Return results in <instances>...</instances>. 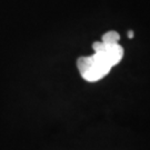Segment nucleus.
Masks as SVG:
<instances>
[{
  "label": "nucleus",
  "instance_id": "obj_2",
  "mask_svg": "<svg viewBox=\"0 0 150 150\" xmlns=\"http://www.w3.org/2000/svg\"><path fill=\"white\" fill-rule=\"evenodd\" d=\"M120 40V35L117 31H108L102 36L101 41L105 42L106 45H115L118 43Z\"/></svg>",
  "mask_w": 150,
  "mask_h": 150
},
{
  "label": "nucleus",
  "instance_id": "obj_1",
  "mask_svg": "<svg viewBox=\"0 0 150 150\" xmlns=\"http://www.w3.org/2000/svg\"><path fill=\"white\" fill-rule=\"evenodd\" d=\"M77 68L81 77L88 82H97L110 72L112 66L108 59L105 49L92 56L80 57L77 60Z\"/></svg>",
  "mask_w": 150,
  "mask_h": 150
},
{
  "label": "nucleus",
  "instance_id": "obj_3",
  "mask_svg": "<svg viewBox=\"0 0 150 150\" xmlns=\"http://www.w3.org/2000/svg\"><path fill=\"white\" fill-rule=\"evenodd\" d=\"M128 37L129 38H132V37H134V32L131 31V30H130V31H128Z\"/></svg>",
  "mask_w": 150,
  "mask_h": 150
}]
</instances>
